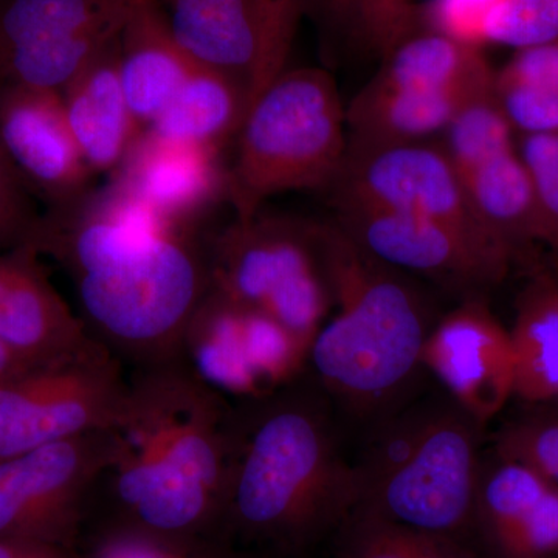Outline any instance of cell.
<instances>
[{
    "mask_svg": "<svg viewBox=\"0 0 558 558\" xmlns=\"http://www.w3.org/2000/svg\"><path fill=\"white\" fill-rule=\"evenodd\" d=\"M135 0H0V70L36 60L73 36L121 31Z\"/></svg>",
    "mask_w": 558,
    "mask_h": 558,
    "instance_id": "obj_22",
    "label": "cell"
},
{
    "mask_svg": "<svg viewBox=\"0 0 558 558\" xmlns=\"http://www.w3.org/2000/svg\"><path fill=\"white\" fill-rule=\"evenodd\" d=\"M492 86L449 90H388L368 84L347 109L349 146L425 142L446 132L459 112Z\"/></svg>",
    "mask_w": 558,
    "mask_h": 558,
    "instance_id": "obj_20",
    "label": "cell"
},
{
    "mask_svg": "<svg viewBox=\"0 0 558 558\" xmlns=\"http://www.w3.org/2000/svg\"><path fill=\"white\" fill-rule=\"evenodd\" d=\"M0 146L22 185L47 209L92 189L94 172L70 130L61 92L0 86Z\"/></svg>",
    "mask_w": 558,
    "mask_h": 558,
    "instance_id": "obj_13",
    "label": "cell"
},
{
    "mask_svg": "<svg viewBox=\"0 0 558 558\" xmlns=\"http://www.w3.org/2000/svg\"><path fill=\"white\" fill-rule=\"evenodd\" d=\"M229 171L220 146L145 130L112 179L175 229L199 231L201 220L229 201Z\"/></svg>",
    "mask_w": 558,
    "mask_h": 558,
    "instance_id": "obj_15",
    "label": "cell"
},
{
    "mask_svg": "<svg viewBox=\"0 0 558 558\" xmlns=\"http://www.w3.org/2000/svg\"><path fill=\"white\" fill-rule=\"evenodd\" d=\"M348 153L347 108L326 70H284L248 106L229 171L238 219L288 191L330 189Z\"/></svg>",
    "mask_w": 558,
    "mask_h": 558,
    "instance_id": "obj_5",
    "label": "cell"
},
{
    "mask_svg": "<svg viewBox=\"0 0 558 558\" xmlns=\"http://www.w3.org/2000/svg\"><path fill=\"white\" fill-rule=\"evenodd\" d=\"M497 78L529 84L558 94V40L546 46L520 50L517 57L497 73Z\"/></svg>",
    "mask_w": 558,
    "mask_h": 558,
    "instance_id": "obj_38",
    "label": "cell"
},
{
    "mask_svg": "<svg viewBox=\"0 0 558 558\" xmlns=\"http://www.w3.org/2000/svg\"><path fill=\"white\" fill-rule=\"evenodd\" d=\"M484 38L520 50L556 43L558 0H501L488 16Z\"/></svg>",
    "mask_w": 558,
    "mask_h": 558,
    "instance_id": "obj_30",
    "label": "cell"
},
{
    "mask_svg": "<svg viewBox=\"0 0 558 558\" xmlns=\"http://www.w3.org/2000/svg\"><path fill=\"white\" fill-rule=\"evenodd\" d=\"M360 31L385 58L413 35L416 22L414 0H355Z\"/></svg>",
    "mask_w": 558,
    "mask_h": 558,
    "instance_id": "obj_35",
    "label": "cell"
},
{
    "mask_svg": "<svg viewBox=\"0 0 558 558\" xmlns=\"http://www.w3.org/2000/svg\"><path fill=\"white\" fill-rule=\"evenodd\" d=\"M498 457L535 470L558 495V416L519 422L501 433Z\"/></svg>",
    "mask_w": 558,
    "mask_h": 558,
    "instance_id": "obj_32",
    "label": "cell"
},
{
    "mask_svg": "<svg viewBox=\"0 0 558 558\" xmlns=\"http://www.w3.org/2000/svg\"><path fill=\"white\" fill-rule=\"evenodd\" d=\"M517 149L534 191L538 241L558 252V132L523 135Z\"/></svg>",
    "mask_w": 558,
    "mask_h": 558,
    "instance_id": "obj_31",
    "label": "cell"
},
{
    "mask_svg": "<svg viewBox=\"0 0 558 558\" xmlns=\"http://www.w3.org/2000/svg\"><path fill=\"white\" fill-rule=\"evenodd\" d=\"M476 512L509 558L558 556V495L535 470L499 457L481 472Z\"/></svg>",
    "mask_w": 558,
    "mask_h": 558,
    "instance_id": "obj_18",
    "label": "cell"
},
{
    "mask_svg": "<svg viewBox=\"0 0 558 558\" xmlns=\"http://www.w3.org/2000/svg\"><path fill=\"white\" fill-rule=\"evenodd\" d=\"M94 339L27 245L0 252V344L32 366L75 354Z\"/></svg>",
    "mask_w": 558,
    "mask_h": 558,
    "instance_id": "obj_16",
    "label": "cell"
},
{
    "mask_svg": "<svg viewBox=\"0 0 558 558\" xmlns=\"http://www.w3.org/2000/svg\"><path fill=\"white\" fill-rule=\"evenodd\" d=\"M205 247L213 289L263 312L311 349L333 306L317 223L259 211L234 219Z\"/></svg>",
    "mask_w": 558,
    "mask_h": 558,
    "instance_id": "obj_7",
    "label": "cell"
},
{
    "mask_svg": "<svg viewBox=\"0 0 558 558\" xmlns=\"http://www.w3.org/2000/svg\"><path fill=\"white\" fill-rule=\"evenodd\" d=\"M242 558H252V557H248L247 554L242 553Z\"/></svg>",
    "mask_w": 558,
    "mask_h": 558,
    "instance_id": "obj_41",
    "label": "cell"
},
{
    "mask_svg": "<svg viewBox=\"0 0 558 558\" xmlns=\"http://www.w3.org/2000/svg\"><path fill=\"white\" fill-rule=\"evenodd\" d=\"M128 389L123 363L97 340L0 385V461L112 428Z\"/></svg>",
    "mask_w": 558,
    "mask_h": 558,
    "instance_id": "obj_8",
    "label": "cell"
},
{
    "mask_svg": "<svg viewBox=\"0 0 558 558\" xmlns=\"http://www.w3.org/2000/svg\"><path fill=\"white\" fill-rule=\"evenodd\" d=\"M197 62L172 38L156 0H135L119 36V72L132 113L149 128Z\"/></svg>",
    "mask_w": 558,
    "mask_h": 558,
    "instance_id": "obj_19",
    "label": "cell"
},
{
    "mask_svg": "<svg viewBox=\"0 0 558 558\" xmlns=\"http://www.w3.org/2000/svg\"><path fill=\"white\" fill-rule=\"evenodd\" d=\"M499 2L501 0H429L425 11L429 32L468 46H484L486 22Z\"/></svg>",
    "mask_w": 558,
    "mask_h": 558,
    "instance_id": "obj_36",
    "label": "cell"
},
{
    "mask_svg": "<svg viewBox=\"0 0 558 558\" xmlns=\"http://www.w3.org/2000/svg\"><path fill=\"white\" fill-rule=\"evenodd\" d=\"M509 333L515 395L531 403L558 402V281L545 279L526 290Z\"/></svg>",
    "mask_w": 558,
    "mask_h": 558,
    "instance_id": "obj_26",
    "label": "cell"
},
{
    "mask_svg": "<svg viewBox=\"0 0 558 558\" xmlns=\"http://www.w3.org/2000/svg\"><path fill=\"white\" fill-rule=\"evenodd\" d=\"M458 174L476 216L510 247L538 241L534 191L519 149L499 153Z\"/></svg>",
    "mask_w": 558,
    "mask_h": 558,
    "instance_id": "obj_25",
    "label": "cell"
},
{
    "mask_svg": "<svg viewBox=\"0 0 558 558\" xmlns=\"http://www.w3.org/2000/svg\"><path fill=\"white\" fill-rule=\"evenodd\" d=\"M112 454L108 428L0 461V538L73 553Z\"/></svg>",
    "mask_w": 558,
    "mask_h": 558,
    "instance_id": "obj_9",
    "label": "cell"
},
{
    "mask_svg": "<svg viewBox=\"0 0 558 558\" xmlns=\"http://www.w3.org/2000/svg\"><path fill=\"white\" fill-rule=\"evenodd\" d=\"M310 349L263 312L209 288L191 319L183 359L234 402L266 398L299 380Z\"/></svg>",
    "mask_w": 558,
    "mask_h": 558,
    "instance_id": "obj_11",
    "label": "cell"
},
{
    "mask_svg": "<svg viewBox=\"0 0 558 558\" xmlns=\"http://www.w3.org/2000/svg\"><path fill=\"white\" fill-rule=\"evenodd\" d=\"M473 418L411 410L389 422L357 465L360 502L381 519L449 538L476 513L481 478Z\"/></svg>",
    "mask_w": 558,
    "mask_h": 558,
    "instance_id": "obj_6",
    "label": "cell"
},
{
    "mask_svg": "<svg viewBox=\"0 0 558 558\" xmlns=\"http://www.w3.org/2000/svg\"><path fill=\"white\" fill-rule=\"evenodd\" d=\"M186 54L250 92L256 60L252 0H156Z\"/></svg>",
    "mask_w": 558,
    "mask_h": 558,
    "instance_id": "obj_21",
    "label": "cell"
},
{
    "mask_svg": "<svg viewBox=\"0 0 558 558\" xmlns=\"http://www.w3.org/2000/svg\"><path fill=\"white\" fill-rule=\"evenodd\" d=\"M35 368L31 363L17 357L16 354L0 344V385L16 379L21 374L27 373L28 369Z\"/></svg>",
    "mask_w": 558,
    "mask_h": 558,
    "instance_id": "obj_40",
    "label": "cell"
},
{
    "mask_svg": "<svg viewBox=\"0 0 558 558\" xmlns=\"http://www.w3.org/2000/svg\"><path fill=\"white\" fill-rule=\"evenodd\" d=\"M119 36L61 92L70 130L92 172L113 174L145 131L121 86Z\"/></svg>",
    "mask_w": 558,
    "mask_h": 558,
    "instance_id": "obj_17",
    "label": "cell"
},
{
    "mask_svg": "<svg viewBox=\"0 0 558 558\" xmlns=\"http://www.w3.org/2000/svg\"><path fill=\"white\" fill-rule=\"evenodd\" d=\"M248 108V90L216 70L197 65L146 130L161 137L226 148Z\"/></svg>",
    "mask_w": 558,
    "mask_h": 558,
    "instance_id": "obj_24",
    "label": "cell"
},
{
    "mask_svg": "<svg viewBox=\"0 0 558 558\" xmlns=\"http://www.w3.org/2000/svg\"><path fill=\"white\" fill-rule=\"evenodd\" d=\"M330 190L333 207L417 216L513 252L476 216L442 145H348L347 157Z\"/></svg>",
    "mask_w": 558,
    "mask_h": 558,
    "instance_id": "obj_10",
    "label": "cell"
},
{
    "mask_svg": "<svg viewBox=\"0 0 558 558\" xmlns=\"http://www.w3.org/2000/svg\"><path fill=\"white\" fill-rule=\"evenodd\" d=\"M495 97L512 130L521 135L558 132V94L498 80L495 73Z\"/></svg>",
    "mask_w": 558,
    "mask_h": 558,
    "instance_id": "obj_33",
    "label": "cell"
},
{
    "mask_svg": "<svg viewBox=\"0 0 558 558\" xmlns=\"http://www.w3.org/2000/svg\"><path fill=\"white\" fill-rule=\"evenodd\" d=\"M336 223L381 263L459 288L497 284L512 259L508 248L417 216L336 207Z\"/></svg>",
    "mask_w": 558,
    "mask_h": 558,
    "instance_id": "obj_12",
    "label": "cell"
},
{
    "mask_svg": "<svg viewBox=\"0 0 558 558\" xmlns=\"http://www.w3.org/2000/svg\"><path fill=\"white\" fill-rule=\"evenodd\" d=\"M444 134V149L458 172L515 148L512 126L499 108L495 89L465 106Z\"/></svg>",
    "mask_w": 558,
    "mask_h": 558,
    "instance_id": "obj_28",
    "label": "cell"
},
{
    "mask_svg": "<svg viewBox=\"0 0 558 558\" xmlns=\"http://www.w3.org/2000/svg\"><path fill=\"white\" fill-rule=\"evenodd\" d=\"M317 240L337 314L312 341L307 366L333 399L371 414L398 398L421 368L427 312L400 270L336 222L317 223Z\"/></svg>",
    "mask_w": 558,
    "mask_h": 558,
    "instance_id": "obj_4",
    "label": "cell"
},
{
    "mask_svg": "<svg viewBox=\"0 0 558 558\" xmlns=\"http://www.w3.org/2000/svg\"><path fill=\"white\" fill-rule=\"evenodd\" d=\"M341 558H462L449 538L400 526L357 508L351 513Z\"/></svg>",
    "mask_w": 558,
    "mask_h": 558,
    "instance_id": "obj_27",
    "label": "cell"
},
{
    "mask_svg": "<svg viewBox=\"0 0 558 558\" xmlns=\"http://www.w3.org/2000/svg\"><path fill=\"white\" fill-rule=\"evenodd\" d=\"M299 380L231 407L219 545L295 554L344 523L360 502L357 468Z\"/></svg>",
    "mask_w": 558,
    "mask_h": 558,
    "instance_id": "obj_3",
    "label": "cell"
},
{
    "mask_svg": "<svg viewBox=\"0 0 558 558\" xmlns=\"http://www.w3.org/2000/svg\"><path fill=\"white\" fill-rule=\"evenodd\" d=\"M25 245L68 271L87 332L124 366L183 359L191 319L211 288L199 231L175 229L110 179L40 213Z\"/></svg>",
    "mask_w": 558,
    "mask_h": 558,
    "instance_id": "obj_1",
    "label": "cell"
},
{
    "mask_svg": "<svg viewBox=\"0 0 558 558\" xmlns=\"http://www.w3.org/2000/svg\"><path fill=\"white\" fill-rule=\"evenodd\" d=\"M128 380L87 519L100 520L95 537L219 545L233 402L185 359L131 369Z\"/></svg>",
    "mask_w": 558,
    "mask_h": 558,
    "instance_id": "obj_2",
    "label": "cell"
},
{
    "mask_svg": "<svg viewBox=\"0 0 558 558\" xmlns=\"http://www.w3.org/2000/svg\"><path fill=\"white\" fill-rule=\"evenodd\" d=\"M369 84L388 90H449L492 86L495 72L481 47L428 32L402 40Z\"/></svg>",
    "mask_w": 558,
    "mask_h": 558,
    "instance_id": "obj_23",
    "label": "cell"
},
{
    "mask_svg": "<svg viewBox=\"0 0 558 558\" xmlns=\"http://www.w3.org/2000/svg\"><path fill=\"white\" fill-rule=\"evenodd\" d=\"M92 558H242V553L215 543L185 545L142 535L105 534L95 537Z\"/></svg>",
    "mask_w": 558,
    "mask_h": 558,
    "instance_id": "obj_34",
    "label": "cell"
},
{
    "mask_svg": "<svg viewBox=\"0 0 558 558\" xmlns=\"http://www.w3.org/2000/svg\"><path fill=\"white\" fill-rule=\"evenodd\" d=\"M422 366L449 389L459 409L486 422L515 395L509 330L478 300L462 303L429 330Z\"/></svg>",
    "mask_w": 558,
    "mask_h": 558,
    "instance_id": "obj_14",
    "label": "cell"
},
{
    "mask_svg": "<svg viewBox=\"0 0 558 558\" xmlns=\"http://www.w3.org/2000/svg\"><path fill=\"white\" fill-rule=\"evenodd\" d=\"M38 218L32 194L0 146V252L24 244Z\"/></svg>",
    "mask_w": 558,
    "mask_h": 558,
    "instance_id": "obj_37",
    "label": "cell"
},
{
    "mask_svg": "<svg viewBox=\"0 0 558 558\" xmlns=\"http://www.w3.org/2000/svg\"><path fill=\"white\" fill-rule=\"evenodd\" d=\"M0 558H75L72 550L27 539L0 538Z\"/></svg>",
    "mask_w": 558,
    "mask_h": 558,
    "instance_id": "obj_39",
    "label": "cell"
},
{
    "mask_svg": "<svg viewBox=\"0 0 558 558\" xmlns=\"http://www.w3.org/2000/svg\"><path fill=\"white\" fill-rule=\"evenodd\" d=\"M256 25V60L248 106L281 75L288 64L301 17L310 0H252ZM248 109V108H247Z\"/></svg>",
    "mask_w": 558,
    "mask_h": 558,
    "instance_id": "obj_29",
    "label": "cell"
}]
</instances>
